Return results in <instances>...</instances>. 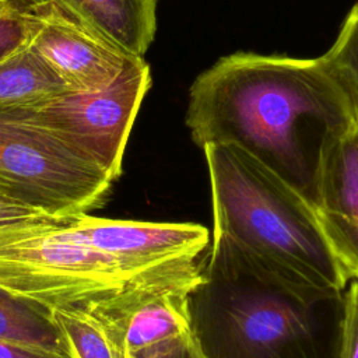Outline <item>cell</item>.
<instances>
[{
	"instance_id": "cell-16",
	"label": "cell",
	"mask_w": 358,
	"mask_h": 358,
	"mask_svg": "<svg viewBox=\"0 0 358 358\" xmlns=\"http://www.w3.org/2000/svg\"><path fill=\"white\" fill-rule=\"evenodd\" d=\"M17 1V0H15ZM29 21L24 4L15 3L13 8L0 14V62L28 43Z\"/></svg>"
},
{
	"instance_id": "cell-12",
	"label": "cell",
	"mask_w": 358,
	"mask_h": 358,
	"mask_svg": "<svg viewBox=\"0 0 358 358\" xmlns=\"http://www.w3.org/2000/svg\"><path fill=\"white\" fill-rule=\"evenodd\" d=\"M67 91L28 43L0 62V112L35 108Z\"/></svg>"
},
{
	"instance_id": "cell-5",
	"label": "cell",
	"mask_w": 358,
	"mask_h": 358,
	"mask_svg": "<svg viewBox=\"0 0 358 358\" xmlns=\"http://www.w3.org/2000/svg\"><path fill=\"white\" fill-rule=\"evenodd\" d=\"M113 180L27 117L0 112V190L43 214L73 218L102 207Z\"/></svg>"
},
{
	"instance_id": "cell-20",
	"label": "cell",
	"mask_w": 358,
	"mask_h": 358,
	"mask_svg": "<svg viewBox=\"0 0 358 358\" xmlns=\"http://www.w3.org/2000/svg\"><path fill=\"white\" fill-rule=\"evenodd\" d=\"M0 358H73L45 348L0 341Z\"/></svg>"
},
{
	"instance_id": "cell-9",
	"label": "cell",
	"mask_w": 358,
	"mask_h": 358,
	"mask_svg": "<svg viewBox=\"0 0 358 358\" xmlns=\"http://www.w3.org/2000/svg\"><path fill=\"white\" fill-rule=\"evenodd\" d=\"M70 232L113 259L130 277L179 259L201 256L210 242L206 227L192 222L110 220L83 214L70 218Z\"/></svg>"
},
{
	"instance_id": "cell-6",
	"label": "cell",
	"mask_w": 358,
	"mask_h": 358,
	"mask_svg": "<svg viewBox=\"0 0 358 358\" xmlns=\"http://www.w3.org/2000/svg\"><path fill=\"white\" fill-rule=\"evenodd\" d=\"M150 87V66L138 57L102 90L67 91L22 110L115 182L122 175L126 144Z\"/></svg>"
},
{
	"instance_id": "cell-14",
	"label": "cell",
	"mask_w": 358,
	"mask_h": 358,
	"mask_svg": "<svg viewBox=\"0 0 358 358\" xmlns=\"http://www.w3.org/2000/svg\"><path fill=\"white\" fill-rule=\"evenodd\" d=\"M322 59L344 90L358 130V1L345 15L333 45Z\"/></svg>"
},
{
	"instance_id": "cell-3",
	"label": "cell",
	"mask_w": 358,
	"mask_h": 358,
	"mask_svg": "<svg viewBox=\"0 0 358 358\" xmlns=\"http://www.w3.org/2000/svg\"><path fill=\"white\" fill-rule=\"evenodd\" d=\"M203 151L214 232L310 281L344 291L350 278L302 194L232 144H207Z\"/></svg>"
},
{
	"instance_id": "cell-4",
	"label": "cell",
	"mask_w": 358,
	"mask_h": 358,
	"mask_svg": "<svg viewBox=\"0 0 358 358\" xmlns=\"http://www.w3.org/2000/svg\"><path fill=\"white\" fill-rule=\"evenodd\" d=\"M70 218L0 228V285L52 308H80L106 298L131 277L84 245Z\"/></svg>"
},
{
	"instance_id": "cell-18",
	"label": "cell",
	"mask_w": 358,
	"mask_h": 358,
	"mask_svg": "<svg viewBox=\"0 0 358 358\" xmlns=\"http://www.w3.org/2000/svg\"><path fill=\"white\" fill-rule=\"evenodd\" d=\"M351 281L348 291L344 292L341 358H358V281Z\"/></svg>"
},
{
	"instance_id": "cell-7",
	"label": "cell",
	"mask_w": 358,
	"mask_h": 358,
	"mask_svg": "<svg viewBox=\"0 0 358 358\" xmlns=\"http://www.w3.org/2000/svg\"><path fill=\"white\" fill-rule=\"evenodd\" d=\"M203 255L147 268L83 309L99 324L116 358H129L147 345L189 331L187 299L199 281Z\"/></svg>"
},
{
	"instance_id": "cell-17",
	"label": "cell",
	"mask_w": 358,
	"mask_h": 358,
	"mask_svg": "<svg viewBox=\"0 0 358 358\" xmlns=\"http://www.w3.org/2000/svg\"><path fill=\"white\" fill-rule=\"evenodd\" d=\"M129 358H203L190 331L147 345Z\"/></svg>"
},
{
	"instance_id": "cell-8",
	"label": "cell",
	"mask_w": 358,
	"mask_h": 358,
	"mask_svg": "<svg viewBox=\"0 0 358 358\" xmlns=\"http://www.w3.org/2000/svg\"><path fill=\"white\" fill-rule=\"evenodd\" d=\"M24 7L29 21L28 46L70 91L102 90L138 59L48 1L32 0Z\"/></svg>"
},
{
	"instance_id": "cell-11",
	"label": "cell",
	"mask_w": 358,
	"mask_h": 358,
	"mask_svg": "<svg viewBox=\"0 0 358 358\" xmlns=\"http://www.w3.org/2000/svg\"><path fill=\"white\" fill-rule=\"evenodd\" d=\"M32 1V0H29ZM99 32L130 55L144 57L157 29L158 0H42Z\"/></svg>"
},
{
	"instance_id": "cell-21",
	"label": "cell",
	"mask_w": 358,
	"mask_h": 358,
	"mask_svg": "<svg viewBox=\"0 0 358 358\" xmlns=\"http://www.w3.org/2000/svg\"><path fill=\"white\" fill-rule=\"evenodd\" d=\"M15 3H17L15 0H0V14H4L10 8H13Z\"/></svg>"
},
{
	"instance_id": "cell-10",
	"label": "cell",
	"mask_w": 358,
	"mask_h": 358,
	"mask_svg": "<svg viewBox=\"0 0 358 358\" xmlns=\"http://www.w3.org/2000/svg\"><path fill=\"white\" fill-rule=\"evenodd\" d=\"M316 213L324 236L350 280L358 281V130L324 151Z\"/></svg>"
},
{
	"instance_id": "cell-13",
	"label": "cell",
	"mask_w": 358,
	"mask_h": 358,
	"mask_svg": "<svg viewBox=\"0 0 358 358\" xmlns=\"http://www.w3.org/2000/svg\"><path fill=\"white\" fill-rule=\"evenodd\" d=\"M0 341L70 354L53 308L0 285Z\"/></svg>"
},
{
	"instance_id": "cell-15",
	"label": "cell",
	"mask_w": 358,
	"mask_h": 358,
	"mask_svg": "<svg viewBox=\"0 0 358 358\" xmlns=\"http://www.w3.org/2000/svg\"><path fill=\"white\" fill-rule=\"evenodd\" d=\"M73 358H116L99 324L80 308H53Z\"/></svg>"
},
{
	"instance_id": "cell-2",
	"label": "cell",
	"mask_w": 358,
	"mask_h": 358,
	"mask_svg": "<svg viewBox=\"0 0 358 358\" xmlns=\"http://www.w3.org/2000/svg\"><path fill=\"white\" fill-rule=\"evenodd\" d=\"M203 358H341L344 292L214 232L187 299Z\"/></svg>"
},
{
	"instance_id": "cell-19",
	"label": "cell",
	"mask_w": 358,
	"mask_h": 358,
	"mask_svg": "<svg viewBox=\"0 0 358 358\" xmlns=\"http://www.w3.org/2000/svg\"><path fill=\"white\" fill-rule=\"evenodd\" d=\"M52 220L62 218H55L48 214H43L24 203H20L18 200L13 199L11 196L0 190V228L46 222Z\"/></svg>"
},
{
	"instance_id": "cell-1",
	"label": "cell",
	"mask_w": 358,
	"mask_h": 358,
	"mask_svg": "<svg viewBox=\"0 0 358 358\" xmlns=\"http://www.w3.org/2000/svg\"><path fill=\"white\" fill-rule=\"evenodd\" d=\"M185 123L199 147L232 144L316 210L326 148L354 129L350 101L324 60L235 52L201 71Z\"/></svg>"
}]
</instances>
